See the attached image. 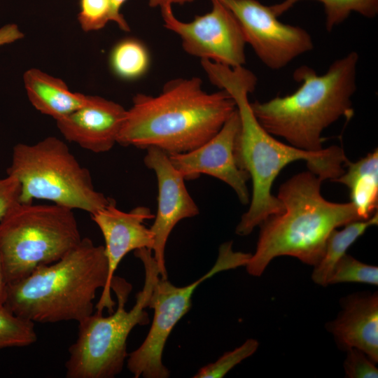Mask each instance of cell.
I'll list each match as a JSON object with an SVG mask.
<instances>
[{
    "label": "cell",
    "mask_w": 378,
    "mask_h": 378,
    "mask_svg": "<svg viewBox=\"0 0 378 378\" xmlns=\"http://www.w3.org/2000/svg\"><path fill=\"white\" fill-rule=\"evenodd\" d=\"M200 63L211 83L233 98L239 117L234 156L238 167L251 179L253 190L249 208L236 227L237 234L248 235L268 217L284 211L283 203L272 195L271 189L279 172L289 163L306 161L309 171L322 181H333L344 172L348 160L340 147L302 150L278 141L262 127L248 101V94L257 84L253 72L244 66L231 68L207 59Z\"/></svg>",
    "instance_id": "cell-1"
},
{
    "label": "cell",
    "mask_w": 378,
    "mask_h": 378,
    "mask_svg": "<svg viewBox=\"0 0 378 378\" xmlns=\"http://www.w3.org/2000/svg\"><path fill=\"white\" fill-rule=\"evenodd\" d=\"M236 108L229 93L207 92L198 77L173 79L156 96L133 97L117 143L168 155L187 153L218 133Z\"/></svg>",
    "instance_id": "cell-2"
},
{
    "label": "cell",
    "mask_w": 378,
    "mask_h": 378,
    "mask_svg": "<svg viewBox=\"0 0 378 378\" xmlns=\"http://www.w3.org/2000/svg\"><path fill=\"white\" fill-rule=\"evenodd\" d=\"M321 182L309 171L293 176L280 186L277 198L284 209L259 225L255 251L245 266L250 275L260 276L274 258L282 255L315 266L334 229L362 220L351 202L335 203L324 199Z\"/></svg>",
    "instance_id": "cell-3"
},
{
    "label": "cell",
    "mask_w": 378,
    "mask_h": 378,
    "mask_svg": "<svg viewBox=\"0 0 378 378\" xmlns=\"http://www.w3.org/2000/svg\"><path fill=\"white\" fill-rule=\"evenodd\" d=\"M358 54L352 51L335 60L321 75L306 65L295 69L300 85L284 97L251 103L262 127L290 145L307 151L323 149L322 132L342 116L354 113L351 97L356 90Z\"/></svg>",
    "instance_id": "cell-4"
},
{
    "label": "cell",
    "mask_w": 378,
    "mask_h": 378,
    "mask_svg": "<svg viewBox=\"0 0 378 378\" xmlns=\"http://www.w3.org/2000/svg\"><path fill=\"white\" fill-rule=\"evenodd\" d=\"M107 279L104 246L84 237L57 261L8 284L4 306L33 323H79L93 313L97 291Z\"/></svg>",
    "instance_id": "cell-5"
},
{
    "label": "cell",
    "mask_w": 378,
    "mask_h": 378,
    "mask_svg": "<svg viewBox=\"0 0 378 378\" xmlns=\"http://www.w3.org/2000/svg\"><path fill=\"white\" fill-rule=\"evenodd\" d=\"M144 267L143 288L136 295L134 305L125 309L132 285L113 276L111 284L117 298L116 310L108 316L96 312L78 323V334L69 349L65 363L67 378H113L122 370L127 358V340L137 325L149 323L146 308L160 274L151 250L134 251Z\"/></svg>",
    "instance_id": "cell-6"
},
{
    "label": "cell",
    "mask_w": 378,
    "mask_h": 378,
    "mask_svg": "<svg viewBox=\"0 0 378 378\" xmlns=\"http://www.w3.org/2000/svg\"><path fill=\"white\" fill-rule=\"evenodd\" d=\"M7 175L20 185V203L45 200L90 215L111 200L94 188L89 170L55 136L14 146Z\"/></svg>",
    "instance_id": "cell-7"
},
{
    "label": "cell",
    "mask_w": 378,
    "mask_h": 378,
    "mask_svg": "<svg viewBox=\"0 0 378 378\" xmlns=\"http://www.w3.org/2000/svg\"><path fill=\"white\" fill-rule=\"evenodd\" d=\"M74 210L18 203L0 220V254L8 284L57 261L81 241Z\"/></svg>",
    "instance_id": "cell-8"
},
{
    "label": "cell",
    "mask_w": 378,
    "mask_h": 378,
    "mask_svg": "<svg viewBox=\"0 0 378 378\" xmlns=\"http://www.w3.org/2000/svg\"><path fill=\"white\" fill-rule=\"evenodd\" d=\"M251 253L234 251L232 242L220 245L213 267L202 276L185 286H176L158 277L148 307L154 310L148 333L142 344L127 356V367L134 377L167 378L170 372L162 362L167 339L176 323L190 310L192 296L204 281L224 270L245 266Z\"/></svg>",
    "instance_id": "cell-9"
},
{
    "label": "cell",
    "mask_w": 378,
    "mask_h": 378,
    "mask_svg": "<svg viewBox=\"0 0 378 378\" xmlns=\"http://www.w3.org/2000/svg\"><path fill=\"white\" fill-rule=\"evenodd\" d=\"M211 2L209 12L188 22L175 16L172 6L160 7L164 26L179 36L188 54L231 68L243 66L246 42L239 22L220 0Z\"/></svg>",
    "instance_id": "cell-10"
},
{
    "label": "cell",
    "mask_w": 378,
    "mask_h": 378,
    "mask_svg": "<svg viewBox=\"0 0 378 378\" xmlns=\"http://www.w3.org/2000/svg\"><path fill=\"white\" fill-rule=\"evenodd\" d=\"M220 1L234 14L246 43L268 68L281 69L314 48L306 29L281 22L270 6L258 0Z\"/></svg>",
    "instance_id": "cell-11"
},
{
    "label": "cell",
    "mask_w": 378,
    "mask_h": 378,
    "mask_svg": "<svg viewBox=\"0 0 378 378\" xmlns=\"http://www.w3.org/2000/svg\"><path fill=\"white\" fill-rule=\"evenodd\" d=\"M146 150L144 164L154 172L158 187L157 213L150 227L154 236L153 256L160 278L167 279L164 253L168 238L179 221L198 215L200 211L168 154L155 147Z\"/></svg>",
    "instance_id": "cell-12"
},
{
    "label": "cell",
    "mask_w": 378,
    "mask_h": 378,
    "mask_svg": "<svg viewBox=\"0 0 378 378\" xmlns=\"http://www.w3.org/2000/svg\"><path fill=\"white\" fill-rule=\"evenodd\" d=\"M90 216L104 237L108 262L107 283L95 306L96 312L103 313L106 309L111 314L115 304L111 294L114 273L128 253L143 248L152 251L154 236L144 223L154 218V215L144 206H138L127 212L121 211L117 208L115 200H111L106 206Z\"/></svg>",
    "instance_id": "cell-13"
},
{
    "label": "cell",
    "mask_w": 378,
    "mask_h": 378,
    "mask_svg": "<svg viewBox=\"0 0 378 378\" xmlns=\"http://www.w3.org/2000/svg\"><path fill=\"white\" fill-rule=\"evenodd\" d=\"M239 129L236 108L212 138L191 151L168 155L169 160L185 180L195 179L202 174L211 176L230 186L239 201L247 204L250 197L247 181L250 178L238 167L234 156Z\"/></svg>",
    "instance_id": "cell-14"
},
{
    "label": "cell",
    "mask_w": 378,
    "mask_h": 378,
    "mask_svg": "<svg viewBox=\"0 0 378 378\" xmlns=\"http://www.w3.org/2000/svg\"><path fill=\"white\" fill-rule=\"evenodd\" d=\"M126 109L98 96L71 113L56 120L66 140L93 153L110 150L117 143Z\"/></svg>",
    "instance_id": "cell-15"
},
{
    "label": "cell",
    "mask_w": 378,
    "mask_h": 378,
    "mask_svg": "<svg viewBox=\"0 0 378 378\" xmlns=\"http://www.w3.org/2000/svg\"><path fill=\"white\" fill-rule=\"evenodd\" d=\"M342 309L326 324L339 347L358 349L378 361V295L358 293L342 298Z\"/></svg>",
    "instance_id": "cell-16"
},
{
    "label": "cell",
    "mask_w": 378,
    "mask_h": 378,
    "mask_svg": "<svg viewBox=\"0 0 378 378\" xmlns=\"http://www.w3.org/2000/svg\"><path fill=\"white\" fill-rule=\"evenodd\" d=\"M23 81L32 106L55 120L83 106L90 99L89 95L71 91L62 80L38 69L27 70Z\"/></svg>",
    "instance_id": "cell-17"
},
{
    "label": "cell",
    "mask_w": 378,
    "mask_h": 378,
    "mask_svg": "<svg viewBox=\"0 0 378 378\" xmlns=\"http://www.w3.org/2000/svg\"><path fill=\"white\" fill-rule=\"evenodd\" d=\"M347 171L333 180L350 190L351 202L362 220L370 218L378 202V150L375 149L360 160L346 161Z\"/></svg>",
    "instance_id": "cell-18"
},
{
    "label": "cell",
    "mask_w": 378,
    "mask_h": 378,
    "mask_svg": "<svg viewBox=\"0 0 378 378\" xmlns=\"http://www.w3.org/2000/svg\"><path fill=\"white\" fill-rule=\"evenodd\" d=\"M378 222L377 211L366 220H358L349 223L341 230L334 229L329 234L323 255L314 266L312 274L313 281L322 286L329 285L333 270L340 260L346 254L347 249L366 230Z\"/></svg>",
    "instance_id": "cell-19"
},
{
    "label": "cell",
    "mask_w": 378,
    "mask_h": 378,
    "mask_svg": "<svg viewBox=\"0 0 378 378\" xmlns=\"http://www.w3.org/2000/svg\"><path fill=\"white\" fill-rule=\"evenodd\" d=\"M305 0H283L270 6L274 13L279 17L297 3ZM321 3L324 9L327 31L344 22L352 13L367 18H374L378 13V0H312Z\"/></svg>",
    "instance_id": "cell-20"
},
{
    "label": "cell",
    "mask_w": 378,
    "mask_h": 378,
    "mask_svg": "<svg viewBox=\"0 0 378 378\" xmlns=\"http://www.w3.org/2000/svg\"><path fill=\"white\" fill-rule=\"evenodd\" d=\"M150 57L145 46L134 38L118 43L110 55V65L116 76L133 80L143 76L149 66Z\"/></svg>",
    "instance_id": "cell-21"
},
{
    "label": "cell",
    "mask_w": 378,
    "mask_h": 378,
    "mask_svg": "<svg viewBox=\"0 0 378 378\" xmlns=\"http://www.w3.org/2000/svg\"><path fill=\"white\" fill-rule=\"evenodd\" d=\"M34 323L22 318L0 306V350L27 346L36 341Z\"/></svg>",
    "instance_id": "cell-22"
},
{
    "label": "cell",
    "mask_w": 378,
    "mask_h": 378,
    "mask_svg": "<svg viewBox=\"0 0 378 378\" xmlns=\"http://www.w3.org/2000/svg\"><path fill=\"white\" fill-rule=\"evenodd\" d=\"M339 283L377 286L378 267L363 263L346 253L335 265L329 281V285Z\"/></svg>",
    "instance_id": "cell-23"
},
{
    "label": "cell",
    "mask_w": 378,
    "mask_h": 378,
    "mask_svg": "<svg viewBox=\"0 0 378 378\" xmlns=\"http://www.w3.org/2000/svg\"><path fill=\"white\" fill-rule=\"evenodd\" d=\"M259 343L255 339L246 340L241 346L225 352L215 362L201 368L194 378H221L242 360L253 355Z\"/></svg>",
    "instance_id": "cell-24"
},
{
    "label": "cell",
    "mask_w": 378,
    "mask_h": 378,
    "mask_svg": "<svg viewBox=\"0 0 378 378\" xmlns=\"http://www.w3.org/2000/svg\"><path fill=\"white\" fill-rule=\"evenodd\" d=\"M78 22L85 31H97L110 21V0H80Z\"/></svg>",
    "instance_id": "cell-25"
},
{
    "label": "cell",
    "mask_w": 378,
    "mask_h": 378,
    "mask_svg": "<svg viewBox=\"0 0 378 378\" xmlns=\"http://www.w3.org/2000/svg\"><path fill=\"white\" fill-rule=\"evenodd\" d=\"M347 352L344 361L346 377L349 378H377L378 369L375 363L363 351L351 348Z\"/></svg>",
    "instance_id": "cell-26"
},
{
    "label": "cell",
    "mask_w": 378,
    "mask_h": 378,
    "mask_svg": "<svg viewBox=\"0 0 378 378\" xmlns=\"http://www.w3.org/2000/svg\"><path fill=\"white\" fill-rule=\"evenodd\" d=\"M20 185L13 176L0 177V220L20 203Z\"/></svg>",
    "instance_id": "cell-27"
},
{
    "label": "cell",
    "mask_w": 378,
    "mask_h": 378,
    "mask_svg": "<svg viewBox=\"0 0 378 378\" xmlns=\"http://www.w3.org/2000/svg\"><path fill=\"white\" fill-rule=\"evenodd\" d=\"M24 37L15 24H8L0 28V46L13 43Z\"/></svg>",
    "instance_id": "cell-28"
},
{
    "label": "cell",
    "mask_w": 378,
    "mask_h": 378,
    "mask_svg": "<svg viewBox=\"0 0 378 378\" xmlns=\"http://www.w3.org/2000/svg\"><path fill=\"white\" fill-rule=\"evenodd\" d=\"M127 0H110L111 16L110 21L115 22L120 29L125 31H130V27L120 13V9Z\"/></svg>",
    "instance_id": "cell-29"
},
{
    "label": "cell",
    "mask_w": 378,
    "mask_h": 378,
    "mask_svg": "<svg viewBox=\"0 0 378 378\" xmlns=\"http://www.w3.org/2000/svg\"><path fill=\"white\" fill-rule=\"evenodd\" d=\"M8 287V281L6 280L4 267L0 254V306H4Z\"/></svg>",
    "instance_id": "cell-30"
},
{
    "label": "cell",
    "mask_w": 378,
    "mask_h": 378,
    "mask_svg": "<svg viewBox=\"0 0 378 378\" xmlns=\"http://www.w3.org/2000/svg\"><path fill=\"white\" fill-rule=\"evenodd\" d=\"M195 0H148V5L151 8H160L165 5L179 4L183 5L192 3Z\"/></svg>",
    "instance_id": "cell-31"
}]
</instances>
